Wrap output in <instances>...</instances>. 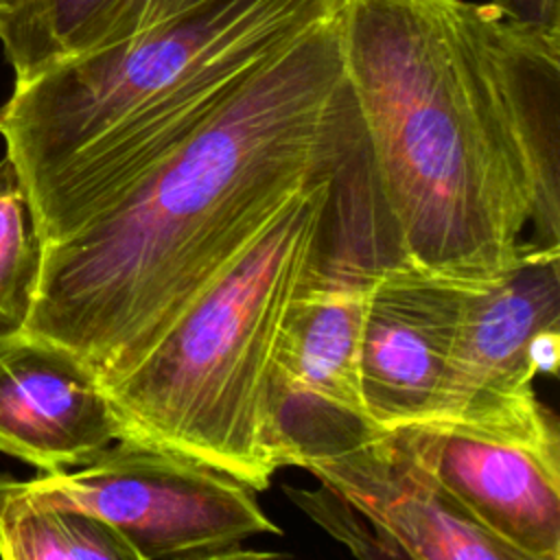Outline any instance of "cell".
Returning <instances> with one entry per match:
<instances>
[{
    "label": "cell",
    "instance_id": "16",
    "mask_svg": "<svg viewBox=\"0 0 560 560\" xmlns=\"http://www.w3.org/2000/svg\"><path fill=\"white\" fill-rule=\"evenodd\" d=\"M532 363L536 374L558 376L560 363V326L540 330L532 341Z\"/></svg>",
    "mask_w": 560,
    "mask_h": 560
},
{
    "label": "cell",
    "instance_id": "10",
    "mask_svg": "<svg viewBox=\"0 0 560 560\" xmlns=\"http://www.w3.org/2000/svg\"><path fill=\"white\" fill-rule=\"evenodd\" d=\"M118 440L96 376L68 350L26 332L0 335V451L39 472L92 462Z\"/></svg>",
    "mask_w": 560,
    "mask_h": 560
},
{
    "label": "cell",
    "instance_id": "13",
    "mask_svg": "<svg viewBox=\"0 0 560 560\" xmlns=\"http://www.w3.org/2000/svg\"><path fill=\"white\" fill-rule=\"evenodd\" d=\"M109 0H0V44L15 81L85 50Z\"/></svg>",
    "mask_w": 560,
    "mask_h": 560
},
{
    "label": "cell",
    "instance_id": "9",
    "mask_svg": "<svg viewBox=\"0 0 560 560\" xmlns=\"http://www.w3.org/2000/svg\"><path fill=\"white\" fill-rule=\"evenodd\" d=\"M462 317V282L387 256L365 291L359 387L378 429L431 424Z\"/></svg>",
    "mask_w": 560,
    "mask_h": 560
},
{
    "label": "cell",
    "instance_id": "14",
    "mask_svg": "<svg viewBox=\"0 0 560 560\" xmlns=\"http://www.w3.org/2000/svg\"><path fill=\"white\" fill-rule=\"evenodd\" d=\"M42 262V238L15 162L0 158V335L24 328Z\"/></svg>",
    "mask_w": 560,
    "mask_h": 560
},
{
    "label": "cell",
    "instance_id": "7",
    "mask_svg": "<svg viewBox=\"0 0 560 560\" xmlns=\"http://www.w3.org/2000/svg\"><path fill=\"white\" fill-rule=\"evenodd\" d=\"M560 326V247L529 245L505 271L462 284V317L431 424L481 435L558 431L534 392L532 341Z\"/></svg>",
    "mask_w": 560,
    "mask_h": 560
},
{
    "label": "cell",
    "instance_id": "12",
    "mask_svg": "<svg viewBox=\"0 0 560 560\" xmlns=\"http://www.w3.org/2000/svg\"><path fill=\"white\" fill-rule=\"evenodd\" d=\"M0 556L7 560H136L103 521L39 499L28 481L0 475Z\"/></svg>",
    "mask_w": 560,
    "mask_h": 560
},
{
    "label": "cell",
    "instance_id": "15",
    "mask_svg": "<svg viewBox=\"0 0 560 560\" xmlns=\"http://www.w3.org/2000/svg\"><path fill=\"white\" fill-rule=\"evenodd\" d=\"M206 2L210 0H109L101 18L96 20L83 52L116 44L125 37H131L140 31L173 20Z\"/></svg>",
    "mask_w": 560,
    "mask_h": 560
},
{
    "label": "cell",
    "instance_id": "2",
    "mask_svg": "<svg viewBox=\"0 0 560 560\" xmlns=\"http://www.w3.org/2000/svg\"><path fill=\"white\" fill-rule=\"evenodd\" d=\"M357 133L335 11L98 214L42 245L24 330L109 385L298 190L341 164Z\"/></svg>",
    "mask_w": 560,
    "mask_h": 560
},
{
    "label": "cell",
    "instance_id": "4",
    "mask_svg": "<svg viewBox=\"0 0 560 560\" xmlns=\"http://www.w3.org/2000/svg\"><path fill=\"white\" fill-rule=\"evenodd\" d=\"M339 168V166H337ZM337 168L298 190L116 381L103 387L118 440L199 457L269 488L271 372L287 308L326 228Z\"/></svg>",
    "mask_w": 560,
    "mask_h": 560
},
{
    "label": "cell",
    "instance_id": "5",
    "mask_svg": "<svg viewBox=\"0 0 560 560\" xmlns=\"http://www.w3.org/2000/svg\"><path fill=\"white\" fill-rule=\"evenodd\" d=\"M392 254L398 252L359 129L332 182L317 258L276 348L271 420L280 468H304L378 429L361 400L359 350L368 282Z\"/></svg>",
    "mask_w": 560,
    "mask_h": 560
},
{
    "label": "cell",
    "instance_id": "6",
    "mask_svg": "<svg viewBox=\"0 0 560 560\" xmlns=\"http://www.w3.org/2000/svg\"><path fill=\"white\" fill-rule=\"evenodd\" d=\"M28 486L52 505L109 525L136 560L265 556L245 542L280 534L243 479L199 457L133 440L112 442L83 466L39 472Z\"/></svg>",
    "mask_w": 560,
    "mask_h": 560
},
{
    "label": "cell",
    "instance_id": "11",
    "mask_svg": "<svg viewBox=\"0 0 560 560\" xmlns=\"http://www.w3.org/2000/svg\"><path fill=\"white\" fill-rule=\"evenodd\" d=\"M448 492L518 560H560V431L534 438L435 427Z\"/></svg>",
    "mask_w": 560,
    "mask_h": 560
},
{
    "label": "cell",
    "instance_id": "3",
    "mask_svg": "<svg viewBox=\"0 0 560 560\" xmlns=\"http://www.w3.org/2000/svg\"><path fill=\"white\" fill-rule=\"evenodd\" d=\"M341 0H210L15 81L0 136L42 245L72 234Z\"/></svg>",
    "mask_w": 560,
    "mask_h": 560
},
{
    "label": "cell",
    "instance_id": "1",
    "mask_svg": "<svg viewBox=\"0 0 560 560\" xmlns=\"http://www.w3.org/2000/svg\"><path fill=\"white\" fill-rule=\"evenodd\" d=\"M337 28L400 258L475 284L560 247L558 24L494 0H341Z\"/></svg>",
    "mask_w": 560,
    "mask_h": 560
},
{
    "label": "cell",
    "instance_id": "8",
    "mask_svg": "<svg viewBox=\"0 0 560 560\" xmlns=\"http://www.w3.org/2000/svg\"><path fill=\"white\" fill-rule=\"evenodd\" d=\"M304 468L370 527L385 558L518 560L442 483L431 424L376 429Z\"/></svg>",
    "mask_w": 560,
    "mask_h": 560
}]
</instances>
